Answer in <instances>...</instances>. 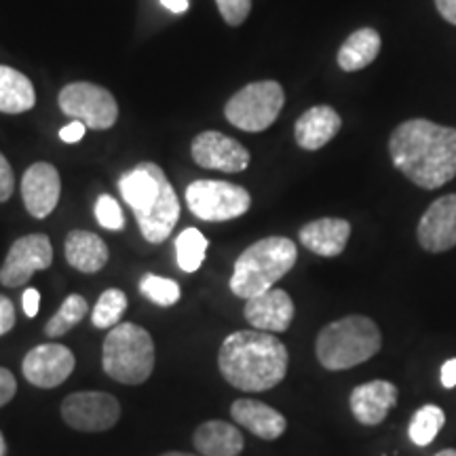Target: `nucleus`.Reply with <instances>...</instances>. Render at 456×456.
Here are the masks:
<instances>
[{"label":"nucleus","instance_id":"1","mask_svg":"<svg viewBox=\"0 0 456 456\" xmlns=\"http://www.w3.org/2000/svg\"><path fill=\"white\" fill-rule=\"evenodd\" d=\"M389 155L397 171L423 191H437L456 175V129L410 118L393 129Z\"/></svg>","mask_w":456,"mask_h":456},{"label":"nucleus","instance_id":"2","mask_svg":"<svg viewBox=\"0 0 456 456\" xmlns=\"http://www.w3.org/2000/svg\"><path fill=\"white\" fill-rule=\"evenodd\" d=\"M288 346L275 334L241 330L226 336L218 353V368L239 391H269L288 374Z\"/></svg>","mask_w":456,"mask_h":456},{"label":"nucleus","instance_id":"3","mask_svg":"<svg viewBox=\"0 0 456 456\" xmlns=\"http://www.w3.org/2000/svg\"><path fill=\"white\" fill-rule=\"evenodd\" d=\"M123 201L134 209L142 237L163 243L180 218V201L165 171L155 163H140L118 182Z\"/></svg>","mask_w":456,"mask_h":456},{"label":"nucleus","instance_id":"4","mask_svg":"<svg viewBox=\"0 0 456 456\" xmlns=\"http://www.w3.org/2000/svg\"><path fill=\"white\" fill-rule=\"evenodd\" d=\"M298 249L288 237H266L249 245L235 262L231 277V292L249 300L273 289V285L294 269Z\"/></svg>","mask_w":456,"mask_h":456},{"label":"nucleus","instance_id":"5","mask_svg":"<svg viewBox=\"0 0 456 456\" xmlns=\"http://www.w3.org/2000/svg\"><path fill=\"white\" fill-rule=\"evenodd\" d=\"M383 346V334L370 317L346 315L328 323L315 340V355L330 372L366 363Z\"/></svg>","mask_w":456,"mask_h":456},{"label":"nucleus","instance_id":"6","mask_svg":"<svg viewBox=\"0 0 456 456\" xmlns=\"http://www.w3.org/2000/svg\"><path fill=\"white\" fill-rule=\"evenodd\" d=\"M102 368L112 380L142 385L155 370V342L144 328L123 322L114 326L102 346Z\"/></svg>","mask_w":456,"mask_h":456},{"label":"nucleus","instance_id":"7","mask_svg":"<svg viewBox=\"0 0 456 456\" xmlns=\"http://www.w3.org/2000/svg\"><path fill=\"white\" fill-rule=\"evenodd\" d=\"M283 104L285 94L277 81L249 83L226 102L224 117L237 129L258 134L277 121Z\"/></svg>","mask_w":456,"mask_h":456},{"label":"nucleus","instance_id":"8","mask_svg":"<svg viewBox=\"0 0 456 456\" xmlns=\"http://www.w3.org/2000/svg\"><path fill=\"white\" fill-rule=\"evenodd\" d=\"M188 209L205 222H226L248 214L252 197L243 186L222 180H197L186 188Z\"/></svg>","mask_w":456,"mask_h":456},{"label":"nucleus","instance_id":"9","mask_svg":"<svg viewBox=\"0 0 456 456\" xmlns=\"http://www.w3.org/2000/svg\"><path fill=\"white\" fill-rule=\"evenodd\" d=\"M60 108L89 129H110L118 118V104L110 91L87 81L66 85L60 91Z\"/></svg>","mask_w":456,"mask_h":456},{"label":"nucleus","instance_id":"10","mask_svg":"<svg viewBox=\"0 0 456 456\" xmlns=\"http://www.w3.org/2000/svg\"><path fill=\"white\" fill-rule=\"evenodd\" d=\"M61 419L74 431L102 433L118 423L121 403L104 391L72 393L61 402Z\"/></svg>","mask_w":456,"mask_h":456},{"label":"nucleus","instance_id":"11","mask_svg":"<svg viewBox=\"0 0 456 456\" xmlns=\"http://www.w3.org/2000/svg\"><path fill=\"white\" fill-rule=\"evenodd\" d=\"M53 262V245L43 232L20 237L11 245L7 258L0 266V283L4 288H21L37 271L49 269Z\"/></svg>","mask_w":456,"mask_h":456},{"label":"nucleus","instance_id":"12","mask_svg":"<svg viewBox=\"0 0 456 456\" xmlns=\"http://www.w3.org/2000/svg\"><path fill=\"white\" fill-rule=\"evenodd\" d=\"M74 366H77V359L66 345L45 342L26 353L24 362H21V372L28 383L38 389H55L70 379Z\"/></svg>","mask_w":456,"mask_h":456},{"label":"nucleus","instance_id":"13","mask_svg":"<svg viewBox=\"0 0 456 456\" xmlns=\"http://www.w3.org/2000/svg\"><path fill=\"white\" fill-rule=\"evenodd\" d=\"M192 159L199 167L203 169H218L224 174H239V171L248 169L249 151L241 142L228 135L220 134V131H203L192 140L191 146Z\"/></svg>","mask_w":456,"mask_h":456},{"label":"nucleus","instance_id":"14","mask_svg":"<svg viewBox=\"0 0 456 456\" xmlns=\"http://www.w3.org/2000/svg\"><path fill=\"white\" fill-rule=\"evenodd\" d=\"M419 245L429 254H444L456 245V195L433 201L416 226Z\"/></svg>","mask_w":456,"mask_h":456},{"label":"nucleus","instance_id":"15","mask_svg":"<svg viewBox=\"0 0 456 456\" xmlns=\"http://www.w3.org/2000/svg\"><path fill=\"white\" fill-rule=\"evenodd\" d=\"M294 300L285 289H269V292L254 296L245 305L243 315L252 323L254 330L269 334L288 332L294 322Z\"/></svg>","mask_w":456,"mask_h":456},{"label":"nucleus","instance_id":"16","mask_svg":"<svg viewBox=\"0 0 456 456\" xmlns=\"http://www.w3.org/2000/svg\"><path fill=\"white\" fill-rule=\"evenodd\" d=\"M61 192V180L51 163H34L26 169L21 180V197L28 214L34 218H47L57 208Z\"/></svg>","mask_w":456,"mask_h":456},{"label":"nucleus","instance_id":"17","mask_svg":"<svg viewBox=\"0 0 456 456\" xmlns=\"http://www.w3.org/2000/svg\"><path fill=\"white\" fill-rule=\"evenodd\" d=\"M397 387L391 380H370L353 389L349 397L351 412L357 423L376 427L397 406Z\"/></svg>","mask_w":456,"mask_h":456},{"label":"nucleus","instance_id":"18","mask_svg":"<svg viewBox=\"0 0 456 456\" xmlns=\"http://www.w3.org/2000/svg\"><path fill=\"white\" fill-rule=\"evenodd\" d=\"M231 416L237 425L265 442H275L288 429V420L279 410L256 399H237L231 406Z\"/></svg>","mask_w":456,"mask_h":456},{"label":"nucleus","instance_id":"19","mask_svg":"<svg viewBox=\"0 0 456 456\" xmlns=\"http://www.w3.org/2000/svg\"><path fill=\"white\" fill-rule=\"evenodd\" d=\"M298 237L309 252L323 258H336L349 243L351 224L342 218H319L302 226Z\"/></svg>","mask_w":456,"mask_h":456},{"label":"nucleus","instance_id":"20","mask_svg":"<svg viewBox=\"0 0 456 456\" xmlns=\"http://www.w3.org/2000/svg\"><path fill=\"white\" fill-rule=\"evenodd\" d=\"M342 127L340 114L332 106H313L302 112L294 127L296 144L302 151H319L336 138Z\"/></svg>","mask_w":456,"mask_h":456},{"label":"nucleus","instance_id":"21","mask_svg":"<svg viewBox=\"0 0 456 456\" xmlns=\"http://www.w3.org/2000/svg\"><path fill=\"white\" fill-rule=\"evenodd\" d=\"M192 444L201 456H239L243 452L245 440L237 425L226 420H205L197 427Z\"/></svg>","mask_w":456,"mask_h":456},{"label":"nucleus","instance_id":"22","mask_svg":"<svg viewBox=\"0 0 456 456\" xmlns=\"http://www.w3.org/2000/svg\"><path fill=\"white\" fill-rule=\"evenodd\" d=\"M66 260L81 273H98L108 262V245L95 232L72 231L66 237Z\"/></svg>","mask_w":456,"mask_h":456},{"label":"nucleus","instance_id":"23","mask_svg":"<svg viewBox=\"0 0 456 456\" xmlns=\"http://www.w3.org/2000/svg\"><path fill=\"white\" fill-rule=\"evenodd\" d=\"M380 47H383V41L374 28H359L342 43L336 60L345 72H357L372 64L380 53Z\"/></svg>","mask_w":456,"mask_h":456},{"label":"nucleus","instance_id":"24","mask_svg":"<svg viewBox=\"0 0 456 456\" xmlns=\"http://www.w3.org/2000/svg\"><path fill=\"white\" fill-rule=\"evenodd\" d=\"M34 104H37V91L30 78L15 68L0 66V112H28Z\"/></svg>","mask_w":456,"mask_h":456},{"label":"nucleus","instance_id":"25","mask_svg":"<svg viewBox=\"0 0 456 456\" xmlns=\"http://www.w3.org/2000/svg\"><path fill=\"white\" fill-rule=\"evenodd\" d=\"M444 425H446V414H444V410L440 406H436V403H427V406L414 412L408 427V436L414 446L425 448L440 436Z\"/></svg>","mask_w":456,"mask_h":456},{"label":"nucleus","instance_id":"26","mask_svg":"<svg viewBox=\"0 0 456 456\" xmlns=\"http://www.w3.org/2000/svg\"><path fill=\"white\" fill-rule=\"evenodd\" d=\"M87 311H89L87 300L78 294H70L64 302H61L60 311H57L55 315L47 322V326H45V334H47L49 338H60V336L70 332L74 326H78V323L85 319V315H87Z\"/></svg>","mask_w":456,"mask_h":456},{"label":"nucleus","instance_id":"27","mask_svg":"<svg viewBox=\"0 0 456 456\" xmlns=\"http://www.w3.org/2000/svg\"><path fill=\"white\" fill-rule=\"evenodd\" d=\"M175 252L182 271L195 273L201 269L205 254H208V239L197 228H186L175 237Z\"/></svg>","mask_w":456,"mask_h":456},{"label":"nucleus","instance_id":"28","mask_svg":"<svg viewBox=\"0 0 456 456\" xmlns=\"http://www.w3.org/2000/svg\"><path fill=\"white\" fill-rule=\"evenodd\" d=\"M125 309H127V294L123 289L110 288L95 302V309L91 313V322L100 330H112L114 326L121 323Z\"/></svg>","mask_w":456,"mask_h":456},{"label":"nucleus","instance_id":"29","mask_svg":"<svg viewBox=\"0 0 456 456\" xmlns=\"http://www.w3.org/2000/svg\"><path fill=\"white\" fill-rule=\"evenodd\" d=\"M140 292L151 302H155L157 306H174L182 298L180 285L174 279L159 275H146L142 279Z\"/></svg>","mask_w":456,"mask_h":456},{"label":"nucleus","instance_id":"30","mask_svg":"<svg viewBox=\"0 0 456 456\" xmlns=\"http://www.w3.org/2000/svg\"><path fill=\"white\" fill-rule=\"evenodd\" d=\"M95 216H98V222L108 231H121L125 226V216L121 205L110 195H102L95 203Z\"/></svg>","mask_w":456,"mask_h":456},{"label":"nucleus","instance_id":"31","mask_svg":"<svg viewBox=\"0 0 456 456\" xmlns=\"http://www.w3.org/2000/svg\"><path fill=\"white\" fill-rule=\"evenodd\" d=\"M228 26H241L252 11V0H216Z\"/></svg>","mask_w":456,"mask_h":456},{"label":"nucleus","instance_id":"32","mask_svg":"<svg viewBox=\"0 0 456 456\" xmlns=\"http://www.w3.org/2000/svg\"><path fill=\"white\" fill-rule=\"evenodd\" d=\"M13 188H15V175L13 169L7 159H4L3 152H0V203L9 201L11 195H13Z\"/></svg>","mask_w":456,"mask_h":456},{"label":"nucleus","instance_id":"33","mask_svg":"<svg viewBox=\"0 0 456 456\" xmlns=\"http://www.w3.org/2000/svg\"><path fill=\"white\" fill-rule=\"evenodd\" d=\"M17 393V380L11 370L0 368V408L7 406Z\"/></svg>","mask_w":456,"mask_h":456},{"label":"nucleus","instance_id":"34","mask_svg":"<svg viewBox=\"0 0 456 456\" xmlns=\"http://www.w3.org/2000/svg\"><path fill=\"white\" fill-rule=\"evenodd\" d=\"M15 326V306L7 296H0V336L9 334Z\"/></svg>","mask_w":456,"mask_h":456},{"label":"nucleus","instance_id":"35","mask_svg":"<svg viewBox=\"0 0 456 456\" xmlns=\"http://www.w3.org/2000/svg\"><path fill=\"white\" fill-rule=\"evenodd\" d=\"M85 129H87V125L85 123L72 121V123H68L66 127L60 129V138H61V142H66V144H74V142L83 140Z\"/></svg>","mask_w":456,"mask_h":456},{"label":"nucleus","instance_id":"36","mask_svg":"<svg viewBox=\"0 0 456 456\" xmlns=\"http://www.w3.org/2000/svg\"><path fill=\"white\" fill-rule=\"evenodd\" d=\"M21 302H24V313L28 317H37L38 313V306H41V294H38V289L34 288H28L24 296H21Z\"/></svg>","mask_w":456,"mask_h":456},{"label":"nucleus","instance_id":"37","mask_svg":"<svg viewBox=\"0 0 456 456\" xmlns=\"http://www.w3.org/2000/svg\"><path fill=\"white\" fill-rule=\"evenodd\" d=\"M440 380L444 389H454L456 387V357L448 359L440 370Z\"/></svg>","mask_w":456,"mask_h":456},{"label":"nucleus","instance_id":"38","mask_svg":"<svg viewBox=\"0 0 456 456\" xmlns=\"http://www.w3.org/2000/svg\"><path fill=\"white\" fill-rule=\"evenodd\" d=\"M436 9L448 24L456 26V0H436Z\"/></svg>","mask_w":456,"mask_h":456},{"label":"nucleus","instance_id":"39","mask_svg":"<svg viewBox=\"0 0 456 456\" xmlns=\"http://www.w3.org/2000/svg\"><path fill=\"white\" fill-rule=\"evenodd\" d=\"M161 4L175 15H180V13H184V11H188V0H161Z\"/></svg>","mask_w":456,"mask_h":456},{"label":"nucleus","instance_id":"40","mask_svg":"<svg viewBox=\"0 0 456 456\" xmlns=\"http://www.w3.org/2000/svg\"><path fill=\"white\" fill-rule=\"evenodd\" d=\"M0 456H7V442H4L3 431H0Z\"/></svg>","mask_w":456,"mask_h":456},{"label":"nucleus","instance_id":"41","mask_svg":"<svg viewBox=\"0 0 456 456\" xmlns=\"http://www.w3.org/2000/svg\"><path fill=\"white\" fill-rule=\"evenodd\" d=\"M436 456H456V450L454 448H446V450H442V452H437Z\"/></svg>","mask_w":456,"mask_h":456},{"label":"nucleus","instance_id":"42","mask_svg":"<svg viewBox=\"0 0 456 456\" xmlns=\"http://www.w3.org/2000/svg\"><path fill=\"white\" fill-rule=\"evenodd\" d=\"M161 456H197V454H188V452H165Z\"/></svg>","mask_w":456,"mask_h":456}]
</instances>
